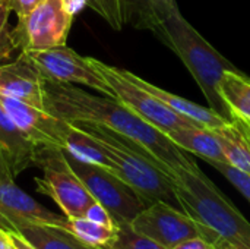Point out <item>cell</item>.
Returning <instances> with one entry per match:
<instances>
[{"instance_id":"obj_1","label":"cell","mask_w":250,"mask_h":249,"mask_svg":"<svg viewBox=\"0 0 250 249\" xmlns=\"http://www.w3.org/2000/svg\"><path fill=\"white\" fill-rule=\"evenodd\" d=\"M44 107L67 122H83L107 128L141 148L171 179L179 170H198L182 148L164 132L144 120L117 98L94 95L76 85L42 79Z\"/></svg>"},{"instance_id":"obj_2","label":"cell","mask_w":250,"mask_h":249,"mask_svg":"<svg viewBox=\"0 0 250 249\" xmlns=\"http://www.w3.org/2000/svg\"><path fill=\"white\" fill-rule=\"evenodd\" d=\"M173 181L182 210L202 226L208 241L250 249V223L201 169L179 170Z\"/></svg>"},{"instance_id":"obj_3","label":"cell","mask_w":250,"mask_h":249,"mask_svg":"<svg viewBox=\"0 0 250 249\" xmlns=\"http://www.w3.org/2000/svg\"><path fill=\"white\" fill-rule=\"evenodd\" d=\"M170 47L189 69L209 109L217 112L227 122H233L234 114L226 104L220 92V81L226 70H239L217 48H214L177 10L161 26L155 35Z\"/></svg>"},{"instance_id":"obj_4","label":"cell","mask_w":250,"mask_h":249,"mask_svg":"<svg viewBox=\"0 0 250 249\" xmlns=\"http://www.w3.org/2000/svg\"><path fill=\"white\" fill-rule=\"evenodd\" d=\"M73 125L89 132L103 144L113 161V173L126 182L148 205L161 201L182 210L174 181L141 148L107 128L83 122H73Z\"/></svg>"},{"instance_id":"obj_5","label":"cell","mask_w":250,"mask_h":249,"mask_svg":"<svg viewBox=\"0 0 250 249\" xmlns=\"http://www.w3.org/2000/svg\"><path fill=\"white\" fill-rule=\"evenodd\" d=\"M34 166L42 170L35 178L37 192L51 198L66 217H83L88 207L95 203L82 181L69 166L64 151L53 145H37Z\"/></svg>"},{"instance_id":"obj_6","label":"cell","mask_w":250,"mask_h":249,"mask_svg":"<svg viewBox=\"0 0 250 249\" xmlns=\"http://www.w3.org/2000/svg\"><path fill=\"white\" fill-rule=\"evenodd\" d=\"M66 160L91 197L101 204L116 223H130L148 204L111 170L81 161L64 153Z\"/></svg>"},{"instance_id":"obj_7","label":"cell","mask_w":250,"mask_h":249,"mask_svg":"<svg viewBox=\"0 0 250 249\" xmlns=\"http://www.w3.org/2000/svg\"><path fill=\"white\" fill-rule=\"evenodd\" d=\"M72 22L73 15L62 0H44L28 15L18 16L16 26L10 29L12 43L21 53L66 45Z\"/></svg>"},{"instance_id":"obj_8","label":"cell","mask_w":250,"mask_h":249,"mask_svg":"<svg viewBox=\"0 0 250 249\" xmlns=\"http://www.w3.org/2000/svg\"><path fill=\"white\" fill-rule=\"evenodd\" d=\"M89 63L101 73V76L108 82V85L113 88L116 98L123 103L126 107H129L132 112H135L138 116H141L144 120L151 123L158 131L168 135L170 132L188 128V126H199L195 122L182 117L176 112H173L168 106H166L163 101H160L152 94L146 92L145 90L139 88L129 79H126L119 68L105 65L104 62L88 57ZM204 128V126H202Z\"/></svg>"},{"instance_id":"obj_9","label":"cell","mask_w":250,"mask_h":249,"mask_svg":"<svg viewBox=\"0 0 250 249\" xmlns=\"http://www.w3.org/2000/svg\"><path fill=\"white\" fill-rule=\"evenodd\" d=\"M23 54L44 79L62 84L83 85L101 95L116 98L113 88L89 63V59L78 54L75 50L66 45L47 50L23 51Z\"/></svg>"},{"instance_id":"obj_10","label":"cell","mask_w":250,"mask_h":249,"mask_svg":"<svg viewBox=\"0 0 250 249\" xmlns=\"http://www.w3.org/2000/svg\"><path fill=\"white\" fill-rule=\"evenodd\" d=\"M129 225L133 230L166 249L174 248L177 244L190 238H205V230L190 216L161 201L145 207Z\"/></svg>"},{"instance_id":"obj_11","label":"cell","mask_w":250,"mask_h":249,"mask_svg":"<svg viewBox=\"0 0 250 249\" xmlns=\"http://www.w3.org/2000/svg\"><path fill=\"white\" fill-rule=\"evenodd\" d=\"M0 103L32 144L63 147L70 122L51 114L45 109L31 106L3 94H0Z\"/></svg>"},{"instance_id":"obj_12","label":"cell","mask_w":250,"mask_h":249,"mask_svg":"<svg viewBox=\"0 0 250 249\" xmlns=\"http://www.w3.org/2000/svg\"><path fill=\"white\" fill-rule=\"evenodd\" d=\"M0 217L62 229L66 225V216H60L35 201L15 183L13 178H0Z\"/></svg>"},{"instance_id":"obj_13","label":"cell","mask_w":250,"mask_h":249,"mask_svg":"<svg viewBox=\"0 0 250 249\" xmlns=\"http://www.w3.org/2000/svg\"><path fill=\"white\" fill-rule=\"evenodd\" d=\"M42 79L23 53L16 60L0 65V94L40 109H45Z\"/></svg>"},{"instance_id":"obj_14","label":"cell","mask_w":250,"mask_h":249,"mask_svg":"<svg viewBox=\"0 0 250 249\" xmlns=\"http://www.w3.org/2000/svg\"><path fill=\"white\" fill-rule=\"evenodd\" d=\"M120 73L129 79L130 82H133L135 85H138L139 88L145 90L146 92L152 94L154 97H157L160 101H163L166 106H168L173 112H176L177 114H180L182 117H186L192 122H195L199 126L208 128V129H218L221 126H224L226 123H229L224 117H221L217 112H214L209 107H202L193 101H189L183 97H179L176 94H171L145 79H142L141 76L135 75L133 72H129L126 69H120Z\"/></svg>"},{"instance_id":"obj_15","label":"cell","mask_w":250,"mask_h":249,"mask_svg":"<svg viewBox=\"0 0 250 249\" xmlns=\"http://www.w3.org/2000/svg\"><path fill=\"white\" fill-rule=\"evenodd\" d=\"M0 153L3 154L13 178L34 166L37 145L32 144L16 126L0 103Z\"/></svg>"},{"instance_id":"obj_16","label":"cell","mask_w":250,"mask_h":249,"mask_svg":"<svg viewBox=\"0 0 250 249\" xmlns=\"http://www.w3.org/2000/svg\"><path fill=\"white\" fill-rule=\"evenodd\" d=\"M0 227L16 232L37 249H91L79 242L67 230L56 226L0 217Z\"/></svg>"},{"instance_id":"obj_17","label":"cell","mask_w":250,"mask_h":249,"mask_svg":"<svg viewBox=\"0 0 250 249\" xmlns=\"http://www.w3.org/2000/svg\"><path fill=\"white\" fill-rule=\"evenodd\" d=\"M123 21L136 29L158 34L164 22L179 10L176 0H122Z\"/></svg>"},{"instance_id":"obj_18","label":"cell","mask_w":250,"mask_h":249,"mask_svg":"<svg viewBox=\"0 0 250 249\" xmlns=\"http://www.w3.org/2000/svg\"><path fill=\"white\" fill-rule=\"evenodd\" d=\"M223 147L227 163L250 175V123L239 116L233 122L214 129Z\"/></svg>"},{"instance_id":"obj_19","label":"cell","mask_w":250,"mask_h":249,"mask_svg":"<svg viewBox=\"0 0 250 249\" xmlns=\"http://www.w3.org/2000/svg\"><path fill=\"white\" fill-rule=\"evenodd\" d=\"M168 138L183 151L192 153L205 161L227 163L223 147L214 129L202 126L180 128L168 134Z\"/></svg>"},{"instance_id":"obj_20","label":"cell","mask_w":250,"mask_h":249,"mask_svg":"<svg viewBox=\"0 0 250 249\" xmlns=\"http://www.w3.org/2000/svg\"><path fill=\"white\" fill-rule=\"evenodd\" d=\"M62 150L81 161L97 164L113 172V161L110 160L103 144L94 135L73 123H70L66 132Z\"/></svg>"},{"instance_id":"obj_21","label":"cell","mask_w":250,"mask_h":249,"mask_svg":"<svg viewBox=\"0 0 250 249\" xmlns=\"http://www.w3.org/2000/svg\"><path fill=\"white\" fill-rule=\"evenodd\" d=\"M220 92L234 116L250 122V78L240 70H226L220 81Z\"/></svg>"},{"instance_id":"obj_22","label":"cell","mask_w":250,"mask_h":249,"mask_svg":"<svg viewBox=\"0 0 250 249\" xmlns=\"http://www.w3.org/2000/svg\"><path fill=\"white\" fill-rule=\"evenodd\" d=\"M64 230H67L72 236H75L79 242L86 245L88 248L94 249L107 244L114 232V227H107L98 223H94L85 217H66Z\"/></svg>"},{"instance_id":"obj_23","label":"cell","mask_w":250,"mask_h":249,"mask_svg":"<svg viewBox=\"0 0 250 249\" xmlns=\"http://www.w3.org/2000/svg\"><path fill=\"white\" fill-rule=\"evenodd\" d=\"M94 249H166L152 239L138 233L129 223H116L113 238L103 247Z\"/></svg>"},{"instance_id":"obj_24","label":"cell","mask_w":250,"mask_h":249,"mask_svg":"<svg viewBox=\"0 0 250 249\" xmlns=\"http://www.w3.org/2000/svg\"><path fill=\"white\" fill-rule=\"evenodd\" d=\"M86 6L100 15L113 29L120 31L125 26L122 0H88Z\"/></svg>"},{"instance_id":"obj_25","label":"cell","mask_w":250,"mask_h":249,"mask_svg":"<svg viewBox=\"0 0 250 249\" xmlns=\"http://www.w3.org/2000/svg\"><path fill=\"white\" fill-rule=\"evenodd\" d=\"M12 10L9 0H0V65H4L12 60V54L16 50L9 28V16Z\"/></svg>"},{"instance_id":"obj_26","label":"cell","mask_w":250,"mask_h":249,"mask_svg":"<svg viewBox=\"0 0 250 249\" xmlns=\"http://www.w3.org/2000/svg\"><path fill=\"white\" fill-rule=\"evenodd\" d=\"M211 164L215 170H218L248 201L250 203V175L233 167L229 163H221V161H207Z\"/></svg>"},{"instance_id":"obj_27","label":"cell","mask_w":250,"mask_h":249,"mask_svg":"<svg viewBox=\"0 0 250 249\" xmlns=\"http://www.w3.org/2000/svg\"><path fill=\"white\" fill-rule=\"evenodd\" d=\"M83 217L88 219V220H91V222H94V223L107 226V227H114V226H116V222L113 220L111 214H110L101 204H98L97 201L92 203V204L88 207V210L85 211Z\"/></svg>"},{"instance_id":"obj_28","label":"cell","mask_w":250,"mask_h":249,"mask_svg":"<svg viewBox=\"0 0 250 249\" xmlns=\"http://www.w3.org/2000/svg\"><path fill=\"white\" fill-rule=\"evenodd\" d=\"M44 0H9L10 10L16 13V16L28 15L31 10H34L38 4H41Z\"/></svg>"},{"instance_id":"obj_29","label":"cell","mask_w":250,"mask_h":249,"mask_svg":"<svg viewBox=\"0 0 250 249\" xmlns=\"http://www.w3.org/2000/svg\"><path fill=\"white\" fill-rule=\"evenodd\" d=\"M217 245L208 239H205L204 236H196V238H190L186 239L180 244H177L174 248L171 249H215Z\"/></svg>"},{"instance_id":"obj_30","label":"cell","mask_w":250,"mask_h":249,"mask_svg":"<svg viewBox=\"0 0 250 249\" xmlns=\"http://www.w3.org/2000/svg\"><path fill=\"white\" fill-rule=\"evenodd\" d=\"M62 1H63V6L66 7V10L75 16L86 6L88 0H62Z\"/></svg>"},{"instance_id":"obj_31","label":"cell","mask_w":250,"mask_h":249,"mask_svg":"<svg viewBox=\"0 0 250 249\" xmlns=\"http://www.w3.org/2000/svg\"><path fill=\"white\" fill-rule=\"evenodd\" d=\"M6 232L10 235V239H12V242H13V245H15L16 249H37L34 248L25 238H22L21 235H18L16 232H13V230H6Z\"/></svg>"},{"instance_id":"obj_32","label":"cell","mask_w":250,"mask_h":249,"mask_svg":"<svg viewBox=\"0 0 250 249\" xmlns=\"http://www.w3.org/2000/svg\"><path fill=\"white\" fill-rule=\"evenodd\" d=\"M0 249H15L10 235L3 227H0Z\"/></svg>"},{"instance_id":"obj_33","label":"cell","mask_w":250,"mask_h":249,"mask_svg":"<svg viewBox=\"0 0 250 249\" xmlns=\"http://www.w3.org/2000/svg\"><path fill=\"white\" fill-rule=\"evenodd\" d=\"M0 178H13V175H12V172H10V169H9V166H7V163H6L1 153H0Z\"/></svg>"},{"instance_id":"obj_34","label":"cell","mask_w":250,"mask_h":249,"mask_svg":"<svg viewBox=\"0 0 250 249\" xmlns=\"http://www.w3.org/2000/svg\"><path fill=\"white\" fill-rule=\"evenodd\" d=\"M215 249H240V248H237V247H234V245H231V244H227V242H220V244H217V248Z\"/></svg>"},{"instance_id":"obj_35","label":"cell","mask_w":250,"mask_h":249,"mask_svg":"<svg viewBox=\"0 0 250 249\" xmlns=\"http://www.w3.org/2000/svg\"><path fill=\"white\" fill-rule=\"evenodd\" d=\"M15 249H16V248H15Z\"/></svg>"},{"instance_id":"obj_36","label":"cell","mask_w":250,"mask_h":249,"mask_svg":"<svg viewBox=\"0 0 250 249\" xmlns=\"http://www.w3.org/2000/svg\"><path fill=\"white\" fill-rule=\"evenodd\" d=\"M249 123H250V122H249Z\"/></svg>"}]
</instances>
